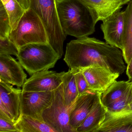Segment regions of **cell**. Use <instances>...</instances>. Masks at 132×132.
Listing matches in <instances>:
<instances>
[{
    "mask_svg": "<svg viewBox=\"0 0 132 132\" xmlns=\"http://www.w3.org/2000/svg\"><path fill=\"white\" fill-rule=\"evenodd\" d=\"M122 52L116 47L94 38H78L67 44L64 60L70 69L82 71L99 65L120 75L126 69Z\"/></svg>",
    "mask_w": 132,
    "mask_h": 132,
    "instance_id": "obj_1",
    "label": "cell"
},
{
    "mask_svg": "<svg viewBox=\"0 0 132 132\" xmlns=\"http://www.w3.org/2000/svg\"><path fill=\"white\" fill-rule=\"evenodd\" d=\"M56 5L61 27L66 36L79 38L95 32L96 16L84 0H56Z\"/></svg>",
    "mask_w": 132,
    "mask_h": 132,
    "instance_id": "obj_2",
    "label": "cell"
},
{
    "mask_svg": "<svg viewBox=\"0 0 132 132\" xmlns=\"http://www.w3.org/2000/svg\"><path fill=\"white\" fill-rule=\"evenodd\" d=\"M30 8L38 15L45 28L48 43L61 58L66 35L62 30L57 10L56 0H30Z\"/></svg>",
    "mask_w": 132,
    "mask_h": 132,
    "instance_id": "obj_3",
    "label": "cell"
},
{
    "mask_svg": "<svg viewBox=\"0 0 132 132\" xmlns=\"http://www.w3.org/2000/svg\"><path fill=\"white\" fill-rule=\"evenodd\" d=\"M17 59L30 76L53 68L60 56L47 43H35L19 48Z\"/></svg>",
    "mask_w": 132,
    "mask_h": 132,
    "instance_id": "obj_4",
    "label": "cell"
},
{
    "mask_svg": "<svg viewBox=\"0 0 132 132\" xmlns=\"http://www.w3.org/2000/svg\"><path fill=\"white\" fill-rule=\"evenodd\" d=\"M9 38L19 49L30 44L48 43L47 35L42 21L30 8L26 10L16 29L11 31Z\"/></svg>",
    "mask_w": 132,
    "mask_h": 132,
    "instance_id": "obj_5",
    "label": "cell"
},
{
    "mask_svg": "<svg viewBox=\"0 0 132 132\" xmlns=\"http://www.w3.org/2000/svg\"><path fill=\"white\" fill-rule=\"evenodd\" d=\"M75 103L69 106L65 105L62 83L54 91L52 103L42 113V120L57 132H75L70 126L69 120Z\"/></svg>",
    "mask_w": 132,
    "mask_h": 132,
    "instance_id": "obj_6",
    "label": "cell"
},
{
    "mask_svg": "<svg viewBox=\"0 0 132 132\" xmlns=\"http://www.w3.org/2000/svg\"><path fill=\"white\" fill-rule=\"evenodd\" d=\"M54 91L25 92L21 95V114L42 120V113L52 103Z\"/></svg>",
    "mask_w": 132,
    "mask_h": 132,
    "instance_id": "obj_7",
    "label": "cell"
},
{
    "mask_svg": "<svg viewBox=\"0 0 132 132\" xmlns=\"http://www.w3.org/2000/svg\"><path fill=\"white\" fill-rule=\"evenodd\" d=\"M65 72H58L44 70L31 76L22 86L25 92H53L59 88L62 82Z\"/></svg>",
    "mask_w": 132,
    "mask_h": 132,
    "instance_id": "obj_8",
    "label": "cell"
},
{
    "mask_svg": "<svg viewBox=\"0 0 132 132\" xmlns=\"http://www.w3.org/2000/svg\"><path fill=\"white\" fill-rule=\"evenodd\" d=\"M90 89L100 94L105 91L120 75L95 64L82 70Z\"/></svg>",
    "mask_w": 132,
    "mask_h": 132,
    "instance_id": "obj_9",
    "label": "cell"
},
{
    "mask_svg": "<svg viewBox=\"0 0 132 132\" xmlns=\"http://www.w3.org/2000/svg\"><path fill=\"white\" fill-rule=\"evenodd\" d=\"M119 9L103 21L101 29L107 44L122 50L123 42V11Z\"/></svg>",
    "mask_w": 132,
    "mask_h": 132,
    "instance_id": "obj_10",
    "label": "cell"
},
{
    "mask_svg": "<svg viewBox=\"0 0 132 132\" xmlns=\"http://www.w3.org/2000/svg\"><path fill=\"white\" fill-rule=\"evenodd\" d=\"M101 94L90 89L78 96L70 116V126L75 132L90 113Z\"/></svg>",
    "mask_w": 132,
    "mask_h": 132,
    "instance_id": "obj_11",
    "label": "cell"
},
{
    "mask_svg": "<svg viewBox=\"0 0 132 132\" xmlns=\"http://www.w3.org/2000/svg\"><path fill=\"white\" fill-rule=\"evenodd\" d=\"M19 62L8 55L0 54V80L20 88L27 75Z\"/></svg>",
    "mask_w": 132,
    "mask_h": 132,
    "instance_id": "obj_12",
    "label": "cell"
},
{
    "mask_svg": "<svg viewBox=\"0 0 132 132\" xmlns=\"http://www.w3.org/2000/svg\"><path fill=\"white\" fill-rule=\"evenodd\" d=\"M132 132V110L107 111L105 117L96 132Z\"/></svg>",
    "mask_w": 132,
    "mask_h": 132,
    "instance_id": "obj_13",
    "label": "cell"
},
{
    "mask_svg": "<svg viewBox=\"0 0 132 132\" xmlns=\"http://www.w3.org/2000/svg\"><path fill=\"white\" fill-rule=\"evenodd\" d=\"M22 89L0 80V103L8 111L14 122L21 115V95Z\"/></svg>",
    "mask_w": 132,
    "mask_h": 132,
    "instance_id": "obj_14",
    "label": "cell"
},
{
    "mask_svg": "<svg viewBox=\"0 0 132 132\" xmlns=\"http://www.w3.org/2000/svg\"><path fill=\"white\" fill-rule=\"evenodd\" d=\"M94 11L97 21L109 17L130 0H84Z\"/></svg>",
    "mask_w": 132,
    "mask_h": 132,
    "instance_id": "obj_15",
    "label": "cell"
},
{
    "mask_svg": "<svg viewBox=\"0 0 132 132\" xmlns=\"http://www.w3.org/2000/svg\"><path fill=\"white\" fill-rule=\"evenodd\" d=\"M107 111L100 96L90 113L77 128V132H96L105 119Z\"/></svg>",
    "mask_w": 132,
    "mask_h": 132,
    "instance_id": "obj_16",
    "label": "cell"
},
{
    "mask_svg": "<svg viewBox=\"0 0 132 132\" xmlns=\"http://www.w3.org/2000/svg\"><path fill=\"white\" fill-rule=\"evenodd\" d=\"M124 27L122 52L123 59L127 64L132 57V0H130L123 11Z\"/></svg>",
    "mask_w": 132,
    "mask_h": 132,
    "instance_id": "obj_17",
    "label": "cell"
},
{
    "mask_svg": "<svg viewBox=\"0 0 132 132\" xmlns=\"http://www.w3.org/2000/svg\"><path fill=\"white\" fill-rule=\"evenodd\" d=\"M15 125L19 132H57L43 120L22 114Z\"/></svg>",
    "mask_w": 132,
    "mask_h": 132,
    "instance_id": "obj_18",
    "label": "cell"
},
{
    "mask_svg": "<svg viewBox=\"0 0 132 132\" xmlns=\"http://www.w3.org/2000/svg\"><path fill=\"white\" fill-rule=\"evenodd\" d=\"M132 85V81H115L100 95L102 103L106 107L122 97Z\"/></svg>",
    "mask_w": 132,
    "mask_h": 132,
    "instance_id": "obj_19",
    "label": "cell"
},
{
    "mask_svg": "<svg viewBox=\"0 0 132 132\" xmlns=\"http://www.w3.org/2000/svg\"><path fill=\"white\" fill-rule=\"evenodd\" d=\"M63 94L65 105L69 106L74 104L78 97V93L74 71L70 69L65 72L62 78Z\"/></svg>",
    "mask_w": 132,
    "mask_h": 132,
    "instance_id": "obj_20",
    "label": "cell"
},
{
    "mask_svg": "<svg viewBox=\"0 0 132 132\" xmlns=\"http://www.w3.org/2000/svg\"><path fill=\"white\" fill-rule=\"evenodd\" d=\"M9 16L12 30L16 29L26 10L16 0H1Z\"/></svg>",
    "mask_w": 132,
    "mask_h": 132,
    "instance_id": "obj_21",
    "label": "cell"
},
{
    "mask_svg": "<svg viewBox=\"0 0 132 132\" xmlns=\"http://www.w3.org/2000/svg\"><path fill=\"white\" fill-rule=\"evenodd\" d=\"M132 98V85L127 92L119 99L106 107L107 111L120 112L126 108Z\"/></svg>",
    "mask_w": 132,
    "mask_h": 132,
    "instance_id": "obj_22",
    "label": "cell"
},
{
    "mask_svg": "<svg viewBox=\"0 0 132 132\" xmlns=\"http://www.w3.org/2000/svg\"><path fill=\"white\" fill-rule=\"evenodd\" d=\"M9 16L2 2L0 3V37H9L12 31Z\"/></svg>",
    "mask_w": 132,
    "mask_h": 132,
    "instance_id": "obj_23",
    "label": "cell"
},
{
    "mask_svg": "<svg viewBox=\"0 0 132 132\" xmlns=\"http://www.w3.org/2000/svg\"><path fill=\"white\" fill-rule=\"evenodd\" d=\"M19 49L9 37H0V54L14 55L17 57Z\"/></svg>",
    "mask_w": 132,
    "mask_h": 132,
    "instance_id": "obj_24",
    "label": "cell"
},
{
    "mask_svg": "<svg viewBox=\"0 0 132 132\" xmlns=\"http://www.w3.org/2000/svg\"><path fill=\"white\" fill-rule=\"evenodd\" d=\"M74 71V70H73ZM78 88V96L90 90L88 82L82 71H74Z\"/></svg>",
    "mask_w": 132,
    "mask_h": 132,
    "instance_id": "obj_25",
    "label": "cell"
},
{
    "mask_svg": "<svg viewBox=\"0 0 132 132\" xmlns=\"http://www.w3.org/2000/svg\"><path fill=\"white\" fill-rule=\"evenodd\" d=\"M0 132H19L12 120L0 116Z\"/></svg>",
    "mask_w": 132,
    "mask_h": 132,
    "instance_id": "obj_26",
    "label": "cell"
},
{
    "mask_svg": "<svg viewBox=\"0 0 132 132\" xmlns=\"http://www.w3.org/2000/svg\"><path fill=\"white\" fill-rule=\"evenodd\" d=\"M126 73L129 79L128 81H132V57L130 61L127 64Z\"/></svg>",
    "mask_w": 132,
    "mask_h": 132,
    "instance_id": "obj_27",
    "label": "cell"
},
{
    "mask_svg": "<svg viewBox=\"0 0 132 132\" xmlns=\"http://www.w3.org/2000/svg\"><path fill=\"white\" fill-rule=\"evenodd\" d=\"M25 10L30 8V0H16Z\"/></svg>",
    "mask_w": 132,
    "mask_h": 132,
    "instance_id": "obj_28",
    "label": "cell"
},
{
    "mask_svg": "<svg viewBox=\"0 0 132 132\" xmlns=\"http://www.w3.org/2000/svg\"><path fill=\"white\" fill-rule=\"evenodd\" d=\"M124 110H132V98L130 102L129 103L127 106L126 109Z\"/></svg>",
    "mask_w": 132,
    "mask_h": 132,
    "instance_id": "obj_29",
    "label": "cell"
},
{
    "mask_svg": "<svg viewBox=\"0 0 132 132\" xmlns=\"http://www.w3.org/2000/svg\"></svg>",
    "mask_w": 132,
    "mask_h": 132,
    "instance_id": "obj_30",
    "label": "cell"
}]
</instances>
